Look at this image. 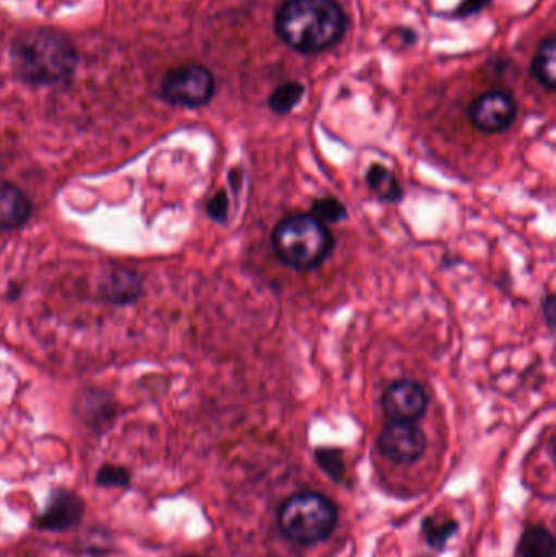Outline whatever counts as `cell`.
<instances>
[{
  "instance_id": "obj_9",
  "label": "cell",
  "mask_w": 556,
  "mask_h": 557,
  "mask_svg": "<svg viewBox=\"0 0 556 557\" xmlns=\"http://www.w3.org/2000/svg\"><path fill=\"white\" fill-rule=\"evenodd\" d=\"M84 512V500L77 494L55 491L49 497L45 512L36 519V529L42 532H65L78 525Z\"/></svg>"
},
{
  "instance_id": "obj_10",
  "label": "cell",
  "mask_w": 556,
  "mask_h": 557,
  "mask_svg": "<svg viewBox=\"0 0 556 557\" xmlns=\"http://www.w3.org/2000/svg\"><path fill=\"white\" fill-rule=\"evenodd\" d=\"M32 215L28 196L12 183H0V228L15 231Z\"/></svg>"
},
{
  "instance_id": "obj_19",
  "label": "cell",
  "mask_w": 556,
  "mask_h": 557,
  "mask_svg": "<svg viewBox=\"0 0 556 557\" xmlns=\"http://www.w3.org/2000/svg\"><path fill=\"white\" fill-rule=\"evenodd\" d=\"M97 484L103 487H124L129 484V473L121 467H103L97 473Z\"/></svg>"
},
{
  "instance_id": "obj_1",
  "label": "cell",
  "mask_w": 556,
  "mask_h": 557,
  "mask_svg": "<svg viewBox=\"0 0 556 557\" xmlns=\"http://www.w3.org/2000/svg\"><path fill=\"white\" fill-rule=\"evenodd\" d=\"M345 32L346 15L336 0H286L277 10V36L302 54L333 48Z\"/></svg>"
},
{
  "instance_id": "obj_21",
  "label": "cell",
  "mask_w": 556,
  "mask_h": 557,
  "mask_svg": "<svg viewBox=\"0 0 556 557\" xmlns=\"http://www.w3.org/2000/svg\"><path fill=\"white\" fill-rule=\"evenodd\" d=\"M490 2H492V0H464L454 15L459 16V18H467V16H472L475 15V13H479L480 10H482L483 7L489 5Z\"/></svg>"
},
{
  "instance_id": "obj_5",
  "label": "cell",
  "mask_w": 556,
  "mask_h": 557,
  "mask_svg": "<svg viewBox=\"0 0 556 557\" xmlns=\"http://www.w3.org/2000/svg\"><path fill=\"white\" fill-rule=\"evenodd\" d=\"M215 94V78L205 65L188 64L166 72L162 82L163 100L183 108H201Z\"/></svg>"
},
{
  "instance_id": "obj_14",
  "label": "cell",
  "mask_w": 556,
  "mask_h": 557,
  "mask_svg": "<svg viewBox=\"0 0 556 557\" xmlns=\"http://www.w3.org/2000/svg\"><path fill=\"white\" fill-rule=\"evenodd\" d=\"M304 95H306V85L300 82H286L274 88L273 94L268 98V107L274 114L286 116L302 101Z\"/></svg>"
},
{
  "instance_id": "obj_8",
  "label": "cell",
  "mask_w": 556,
  "mask_h": 557,
  "mask_svg": "<svg viewBox=\"0 0 556 557\" xmlns=\"http://www.w3.org/2000/svg\"><path fill=\"white\" fill-rule=\"evenodd\" d=\"M469 114L473 127L480 133L502 134L516 123L518 104L506 91L492 90L475 98Z\"/></svg>"
},
{
  "instance_id": "obj_15",
  "label": "cell",
  "mask_w": 556,
  "mask_h": 557,
  "mask_svg": "<svg viewBox=\"0 0 556 557\" xmlns=\"http://www.w3.org/2000/svg\"><path fill=\"white\" fill-rule=\"evenodd\" d=\"M459 530V523L454 519H444L440 516H430L421 523V532L428 545L434 549H443Z\"/></svg>"
},
{
  "instance_id": "obj_11",
  "label": "cell",
  "mask_w": 556,
  "mask_h": 557,
  "mask_svg": "<svg viewBox=\"0 0 556 557\" xmlns=\"http://www.w3.org/2000/svg\"><path fill=\"white\" fill-rule=\"evenodd\" d=\"M366 183L378 201L385 205H398L404 201L405 191L400 180L394 172L382 163H372L366 172Z\"/></svg>"
},
{
  "instance_id": "obj_20",
  "label": "cell",
  "mask_w": 556,
  "mask_h": 557,
  "mask_svg": "<svg viewBox=\"0 0 556 557\" xmlns=\"http://www.w3.org/2000/svg\"><path fill=\"white\" fill-rule=\"evenodd\" d=\"M228 209H231V202H228V196L225 191H218L211 199H209L206 211H208L209 218L218 224H225L228 219Z\"/></svg>"
},
{
  "instance_id": "obj_7",
  "label": "cell",
  "mask_w": 556,
  "mask_h": 557,
  "mask_svg": "<svg viewBox=\"0 0 556 557\" xmlns=\"http://www.w3.org/2000/svg\"><path fill=\"white\" fill-rule=\"evenodd\" d=\"M430 398L427 389L417 380H395L382 395V409L392 422L420 421L427 414Z\"/></svg>"
},
{
  "instance_id": "obj_4",
  "label": "cell",
  "mask_w": 556,
  "mask_h": 557,
  "mask_svg": "<svg viewBox=\"0 0 556 557\" xmlns=\"http://www.w3.org/2000/svg\"><path fill=\"white\" fill-rule=\"evenodd\" d=\"M338 525L335 504L319 493H299L280 509V529L287 540L310 546L326 542Z\"/></svg>"
},
{
  "instance_id": "obj_23",
  "label": "cell",
  "mask_w": 556,
  "mask_h": 557,
  "mask_svg": "<svg viewBox=\"0 0 556 557\" xmlns=\"http://www.w3.org/2000/svg\"><path fill=\"white\" fill-rule=\"evenodd\" d=\"M186 557H196V556H186Z\"/></svg>"
},
{
  "instance_id": "obj_3",
  "label": "cell",
  "mask_w": 556,
  "mask_h": 557,
  "mask_svg": "<svg viewBox=\"0 0 556 557\" xmlns=\"http://www.w3.org/2000/svg\"><path fill=\"white\" fill-rule=\"evenodd\" d=\"M271 247L283 267L297 273H310L329 261L336 240L329 225L310 212H300L277 222L271 235Z\"/></svg>"
},
{
  "instance_id": "obj_17",
  "label": "cell",
  "mask_w": 556,
  "mask_h": 557,
  "mask_svg": "<svg viewBox=\"0 0 556 557\" xmlns=\"http://www.w3.org/2000/svg\"><path fill=\"white\" fill-rule=\"evenodd\" d=\"M310 214L322 221L323 224H339L348 218V209L339 199L326 196V198H319L312 202Z\"/></svg>"
},
{
  "instance_id": "obj_22",
  "label": "cell",
  "mask_w": 556,
  "mask_h": 557,
  "mask_svg": "<svg viewBox=\"0 0 556 557\" xmlns=\"http://www.w3.org/2000/svg\"><path fill=\"white\" fill-rule=\"evenodd\" d=\"M542 311H544L545 323H547L548 330L554 333L556 321V301L554 292L547 294V297L542 301Z\"/></svg>"
},
{
  "instance_id": "obj_6",
  "label": "cell",
  "mask_w": 556,
  "mask_h": 557,
  "mask_svg": "<svg viewBox=\"0 0 556 557\" xmlns=\"http://www.w3.org/2000/svg\"><path fill=\"white\" fill-rule=\"evenodd\" d=\"M378 447L392 463H417L424 451L428 441L424 432L415 422H392L382 429Z\"/></svg>"
},
{
  "instance_id": "obj_16",
  "label": "cell",
  "mask_w": 556,
  "mask_h": 557,
  "mask_svg": "<svg viewBox=\"0 0 556 557\" xmlns=\"http://www.w3.org/2000/svg\"><path fill=\"white\" fill-rule=\"evenodd\" d=\"M137 294H139V284L129 271L120 270L108 277L107 290H104L108 300L123 304V301L133 300Z\"/></svg>"
},
{
  "instance_id": "obj_13",
  "label": "cell",
  "mask_w": 556,
  "mask_h": 557,
  "mask_svg": "<svg viewBox=\"0 0 556 557\" xmlns=\"http://www.w3.org/2000/svg\"><path fill=\"white\" fill-rule=\"evenodd\" d=\"M521 557H555V539L544 527H532L519 543Z\"/></svg>"
},
{
  "instance_id": "obj_2",
  "label": "cell",
  "mask_w": 556,
  "mask_h": 557,
  "mask_svg": "<svg viewBox=\"0 0 556 557\" xmlns=\"http://www.w3.org/2000/svg\"><path fill=\"white\" fill-rule=\"evenodd\" d=\"M12 64L26 84L55 87L74 74L77 51L71 38L58 29H32L13 41Z\"/></svg>"
},
{
  "instance_id": "obj_12",
  "label": "cell",
  "mask_w": 556,
  "mask_h": 557,
  "mask_svg": "<svg viewBox=\"0 0 556 557\" xmlns=\"http://www.w3.org/2000/svg\"><path fill=\"white\" fill-rule=\"evenodd\" d=\"M556 39L547 36L539 46L538 54L531 65V74L547 91L556 88Z\"/></svg>"
},
{
  "instance_id": "obj_18",
  "label": "cell",
  "mask_w": 556,
  "mask_h": 557,
  "mask_svg": "<svg viewBox=\"0 0 556 557\" xmlns=\"http://www.w3.org/2000/svg\"><path fill=\"white\" fill-rule=\"evenodd\" d=\"M316 461L320 470L325 471L335 483H342L346 476V465L343 451L333 447H320L316 450Z\"/></svg>"
}]
</instances>
